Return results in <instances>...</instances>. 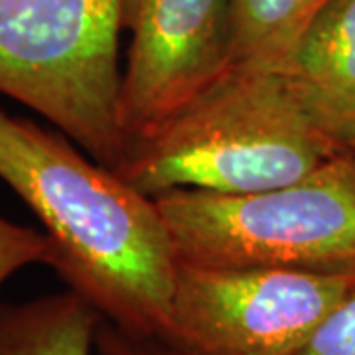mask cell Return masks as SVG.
<instances>
[{"label":"cell","mask_w":355,"mask_h":355,"mask_svg":"<svg viewBox=\"0 0 355 355\" xmlns=\"http://www.w3.org/2000/svg\"><path fill=\"white\" fill-rule=\"evenodd\" d=\"M123 0H0V93L116 170Z\"/></svg>","instance_id":"4"},{"label":"cell","mask_w":355,"mask_h":355,"mask_svg":"<svg viewBox=\"0 0 355 355\" xmlns=\"http://www.w3.org/2000/svg\"><path fill=\"white\" fill-rule=\"evenodd\" d=\"M342 146L280 71H227L130 140L114 172L153 200L174 190L241 196L300 180Z\"/></svg>","instance_id":"2"},{"label":"cell","mask_w":355,"mask_h":355,"mask_svg":"<svg viewBox=\"0 0 355 355\" xmlns=\"http://www.w3.org/2000/svg\"><path fill=\"white\" fill-rule=\"evenodd\" d=\"M334 135H336V139L340 140L342 144H347V146L355 148V123L343 125V127L338 128Z\"/></svg>","instance_id":"13"},{"label":"cell","mask_w":355,"mask_h":355,"mask_svg":"<svg viewBox=\"0 0 355 355\" xmlns=\"http://www.w3.org/2000/svg\"><path fill=\"white\" fill-rule=\"evenodd\" d=\"M294 355H355V286Z\"/></svg>","instance_id":"11"},{"label":"cell","mask_w":355,"mask_h":355,"mask_svg":"<svg viewBox=\"0 0 355 355\" xmlns=\"http://www.w3.org/2000/svg\"><path fill=\"white\" fill-rule=\"evenodd\" d=\"M354 286L355 272L178 263L158 340L182 355H294Z\"/></svg>","instance_id":"5"},{"label":"cell","mask_w":355,"mask_h":355,"mask_svg":"<svg viewBox=\"0 0 355 355\" xmlns=\"http://www.w3.org/2000/svg\"><path fill=\"white\" fill-rule=\"evenodd\" d=\"M328 2L330 0H231L227 71L279 69L308 24Z\"/></svg>","instance_id":"9"},{"label":"cell","mask_w":355,"mask_h":355,"mask_svg":"<svg viewBox=\"0 0 355 355\" xmlns=\"http://www.w3.org/2000/svg\"><path fill=\"white\" fill-rule=\"evenodd\" d=\"M103 316L77 292L0 302V355H95Z\"/></svg>","instance_id":"8"},{"label":"cell","mask_w":355,"mask_h":355,"mask_svg":"<svg viewBox=\"0 0 355 355\" xmlns=\"http://www.w3.org/2000/svg\"><path fill=\"white\" fill-rule=\"evenodd\" d=\"M121 22L130 44L121 69L119 114L130 142L225 76L231 0H123Z\"/></svg>","instance_id":"6"},{"label":"cell","mask_w":355,"mask_h":355,"mask_svg":"<svg viewBox=\"0 0 355 355\" xmlns=\"http://www.w3.org/2000/svg\"><path fill=\"white\" fill-rule=\"evenodd\" d=\"M0 184L38 217L50 268L116 330L160 338L178 259L153 198L64 132L0 109Z\"/></svg>","instance_id":"1"},{"label":"cell","mask_w":355,"mask_h":355,"mask_svg":"<svg viewBox=\"0 0 355 355\" xmlns=\"http://www.w3.org/2000/svg\"><path fill=\"white\" fill-rule=\"evenodd\" d=\"M178 263L355 272V148L254 193L174 190L154 198Z\"/></svg>","instance_id":"3"},{"label":"cell","mask_w":355,"mask_h":355,"mask_svg":"<svg viewBox=\"0 0 355 355\" xmlns=\"http://www.w3.org/2000/svg\"><path fill=\"white\" fill-rule=\"evenodd\" d=\"M277 71L331 135L355 123V0H330Z\"/></svg>","instance_id":"7"},{"label":"cell","mask_w":355,"mask_h":355,"mask_svg":"<svg viewBox=\"0 0 355 355\" xmlns=\"http://www.w3.org/2000/svg\"><path fill=\"white\" fill-rule=\"evenodd\" d=\"M97 345L111 355H182L158 338H140L116 330L105 320L97 331Z\"/></svg>","instance_id":"12"},{"label":"cell","mask_w":355,"mask_h":355,"mask_svg":"<svg viewBox=\"0 0 355 355\" xmlns=\"http://www.w3.org/2000/svg\"><path fill=\"white\" fill-rule=\"evenodd\" d=\"M95 355H111L109 352H105V349H101L99 345H97V349H95Z\"/></svg>","instance_id":"14"},{"label":"cell","mask_w":355,"mask_h":355,"mask_svg":"<svg viewBox=\"0 0 355 355\" xmlns=\"http://www.w3.org/2000/svg\"><path fill=\"white\" fill-rule=\"evenodd\" d=\"M53 247L44 231L18 225L0 216V284L32 265L51 266Z\"/></svg>","instance_id":"10"}]
</instances>
